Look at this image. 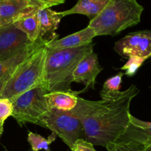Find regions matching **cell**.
I'll use <instances>...</instances> for the list:
<instances>
[{"label": "cell", "mask_w": 151, "mask_h": 151, "mask_svg": "<svg viewBox=\"0 0 151 151\" xmlns=\"http://www.w3.org/2000/svg\"><path fill=\"white\" fill-rule=\"evenodd\" d=\"M139 89L133 84L123 91L113 94L100 92L101 100L91 101L78 97L73 111L83 125L84 139L93 145L106 147L115 142L130 122V106Z\"/></svg>", "instance_id": "6da1fadb"}, {"label": "cell", "mask_w": 151, "mask_h": 151, "mask_svg": "<svg viewBox=\"0 0 151 151\" xmlns=\"http://www.w3.org/2000/svg\"><path fill=\"white\" fill-rule=\"evenodd\" d=\"M92 52L93 43L78 48L56 50L47 48L43 87L47 92H73L71 83L74 70L78 63Z\"/></svg>", "instance_id": "7a4b0ae2"}, {"label": "cell", "mask_w": 151, "mask_h": 151, "mask_svg": "<svg viewBox=\"0 0 151 151\" xmlns=\"http://www.w3.org/2000/svg\"><path fill=\"white\" fill-rule=\"evenodd\" d=\"M144 7L136 0H110L87 25L96 36L117 35L140 22Z\"/></svg>", "instance_id": "3957f363"}, {"label": "cell", "mask_w": 151, "mask_h": 151, "mask_svg": "<svg viewBox=\"0 0 151 151\" xmlns=\"http://www.w3.org/2000/svg\"><path fill=\"white\" fill-rule=\"evenodd\" d=\"M47 48L36 50L17 68L3 88L0 98L10 99L38 86H43Z\"/></svg>", "instance_id": "277c9868"}, {"label": "cell", "mask_w": 151, "mask_h": 151, "mask_svg": "<svg viewBox=\"0 0 151 151\" xmlns=\"http://www.w3.org/2000/svg\"><path fill=\"white\" fill-rule=\"evenodd\" d=\"M42 86L32 88L9 99L13 105L12 116L20 125L25 122L40 125L41 118L50 110Z\"/></svg>", "instance_id": "5b68a950"}, {"label": "cell", "mask_w": 151, "mask_h": 151, "mask_svg": "<svg viewBox=\"0 0 151 151\" xmlns=\"http://www.w3.org/2000/svg\"><path fill=\"white\" fill-rule=\"evenodd\" d=\"M40 126L51 131L70 149L77 140L84 139L81 121L73 111H62L50 109L40 119Z\"/></svg>", "instance_id": "8992f818"}, {"label": "cell", "mask_w": 151, "mask_h": 151, "mask_svg": "<svg viewBox=\"0 0 151 151\" xmlns=\"http://www.w3.org/2000/svg\"><path fill=\"white\" fill-rule=\"evenodd\" d=\"M31 44L26 35L13 24L0 26V60L13 57Z\"/></svg>", "instance_id": "52a82bcc"}, {"label": "cell", "mask_w": 151, "mask_h": 151, "mask_svg": "<svg viewBox=\"0 0 151 151\" xmlns=\"http://www.w3.org/2000/svg\"><path fill=\"white\" fill-rule=\"evenodd\" d=\"M114 50L124 58L151 57V38L138 32H130L115 42Z\"/></svg>", "instance_id": "ba28073f"}, {"label": "cell", "mask_w": 151, "mask_h": 151, "mask_svg": "<svg viewBox=\"0 0 151 151\" xmlns=\"http://www.w3.org/2000/svg\"><path fill=\"white\" fill-rule=\"evenodd\" d=\"M37 11L30 0H0V26L12 24Z\"/></svg>", "instance_id": "9c48e42d"}, {"label": "cell", "mask_w": 151, "mask_h": 151, "mask_svg": "<svg viewBox=\"0 0 151 151\" xmlns=\"http://www.w3.org/2000/svg\"><path fill=\"white\" fill-rule=\"evenodd\" d=\"M102 69L97 54L92 52L77 65L73 75V82L84 84L86 89L89 87L94 88L96 78Z\"/></svg>", "instance_id": "30bf717a"}, {"label": "cell", "mask_w": 151, "mask_h": 151, "mask_svg": "<svg viewBox=\"0 0 151 151\" xmlns=\"http://www.w3.org/2000/svg\"><path fill=\"white\" fill-rule=\"evenodd\" d=\"M44 45L46 44L38 38V40H37L36 42L32 43L27 48L13 57L6 60H0V95L4 87L5 86L17 68L36 50Z\"/></svg>", "instance_id": "8fae6325"}, {"label": "cell", "mask_w": 151, "mask_h": 151, "mask_svg": "<svg viewBox=\"0 0 151 151\" xmlns=\"http://www.w3.org/2000/svg\"><path fill=\"white\" fill-rule=\"evenodd\" d=\"M36 14L39 24V39L45 44L58 39L59 35L56 31L63 18L61 12L44 8L38 10Z\"/></svg>", "instance_id": "7c38bea8"}, {"label": "cell", "mask_w": 151, "mask_h": 151, "mask_svg": "<svg viewBox=\"0 0 151 151\" xmlns=\"http://www.w3.org/2000/svg\"><path fill=\"white\" fill-rule=\"evenodd\" d=\"M116 142H136L145 146L151 143V122L139 119L133 115L127 129Z\"/></svg>", "instance_id": "4fadbf2b"}, {"label": "cell", "mask_w": 151, "mask_h": 151, "mask_svg": "<svg viewBox=\"0 0 151 151\" xmlns=\"http://www.w3.org/2000/svg\"><path fill=\"white\" fill-rule=\"evenodd\" d=\"M96 36L94 30L87 26L81 30L70 34L61 39H56L46 44L50 50H65V49L78 48L92 44L93 38Z\"/></svg>", "instance_id": "5bb4252c"}, {"label": "cell", "mask_w": 151, "mask_h": 151, "mask_svg": "<svg viewBox=\"0 0 151 151\" xmlns=\"http://www.w3.org/2000/svg\"><path fill=\"white\" fill-rule=\"evenodd\" d=\"M110 0H78V2L69 10L61 12L63 17L72 14L84 15L90 19H95Z\"/></svg>", "instance_id": "9a60e30c"}, {"label": "cell", "mask_w": 151, "mask_h": 151, "mask_svg": "<svg viewBox=\"0 0 151 151\" xmlns=\"http://www.w3.org/2000/svg\"><path fill=\"white\" fill-rule=\"evenodd\" d=\"M78 93L75 91L47 92L45 94V97L50 109H56L62 111H70L76 107L78 103Z\"/></svg>", "instance_id": "2e32d148"}, {"label": "cell", "mask_w": 151, "mask_h": 151, "mask_svg": "<svg viewBox=\"0 0 151 151\" xmlns=\"http://www.w3.org/2000/svg\"><path fill=\"white\" fill-rule=\"evenodd\" d=\"M36 13L22 18L13 23L16 28L26 35L31 43L36 42L39 38V24Z\"/></svg>", "instance_id": "e0dca14e"}, {"label": "cell", "mask_w": 151, "mask_h": 151, "mask_svg": "<svg viewBox=\"0 0 151 151\" xmlns=\"http://www.w3.org/2000/svg\"><path fill=\"white\" fill-rule=\"evenodd\" d=\"M56 136L53 133L48 139H45L38 134L28 132V142L30 145L33 151H38L41 150L49 151V146L56 139Z\"/></svg>", "instance_id": "ac0fdd59"}, {"label": "cell", "mask_w": 151, "mask_h": 151, "mask_svg": "<svg viewBox=\"0 0 151 151\" xmlns=\"http://www.w3.org/2000/svg\"><path fill=\"white\" fill-rule=\"evenodd\" d=\"M144 146L136 142H115L106 146L107 151H143Z\"/></svg>", "instance_id": "d6986e66"}, {"label": "cell", "mask_w": 151, "mask_h": 151, "mask_svg": "<svg viewBox=\"0 0 151 151\" xmlns=\"http://www.w3.org/2000/svg\"><path fill=\"white\" fill-rule=\"evenodd\" d=\"M123 75H124L123 72H118L115 76L107 80L104 83L103 88L100 92L105 93V94H113V93H116L120 91L119 90L121 88Z\"/></svg>", "instance_id": "ffe728a7"}, {"label": "cell", "mask_w": 151, "mask_h": 151, "mask_svg": "<svg viewBox=\"0 0 151 151\" xmlns=\"http://www.w3.org/2000/svg\"><path fill=\"white\" fill-rule=\"evenodd\" d=\"M146 60L145 58L139 57H130L127 63L121 68V70L125 71V75L129 77H132L136 73L138 69L141 67L144 62Z\"/></svg>", "instance_id": "44dd1931"}, {"label": "cell", "mask_w": 151, "mask_h": 151, "mask_svg": "<svg viewBox=\"0 0 151 151\" xmlns=\"http://www.w3.org/2000/svg\"><path fill=\"white\" fill-rule=\"evenodd\" d=\"M13 114V105L9 99L0 98V125Z\"/></svg>", "instance_id": "7402d4cb"}, {"label": "cell", "mask_w": 151, "mask_h": 151, "mask_svg": "<svg viewBox=\"0 0 151 151\" xmlns=\"http://www.w3.org/2000/svg\"><path fill=\"white\" fill-rule=\"evenodd\" d=\"M32 5L37 10L50 8L53 6L63 4L65 0H30Z\"/></svg>", "instance_id": "603a6c76"}, {"label": "cell", "mask_w": 151, "mask_h": 151, "mask_svg": "<svg viewBox=\"0 0 151 151\" xmlns=\"http://www.w3.org/2000/svg\"><path fill=\"white\" fill-rule=\"evenodd\" d=\"M93 145L84 139H79L77 140L71 148L72 151H96Z\"/></svg>", "instance_id": "cb8c5ba5"}, {"label": "cell", "mask_w": 151, "mask_h": 151, "mask_svg": "<svg viewBox=\"0 0 151 151\" xmlns=\"http://www.w3.org/2000/svg\"><path fill=\"white\" fill-rule=\"evenodd\" d=\"M139 33L142 34V35H144L146 36H147L148 38H151V29L150 30H142V31H137Z\"/></svg>", "instance_id": "d4e9b609"}, {"label": "cell", "mask_w": 151, "mask_h": 151, "mask_svg": "<svg viewBox=\"0 0 151 151\" xmlns=\"http://www.w3.org/2000/svg\"><path fill=\"white\" fill-rule=\"evenodd\" d=\"M143 151H151V143L150 144L145 145L144 147Z\"/></svg>", "instance_id": "484cf974"}, {"label": "cell", "mask_w": 151, "mask_h": 151, "mask_svg": "<svg viewBox=\"0 0 151 151\" xmlns=\"http://www.w3.org/2000/svg\"><path fill=\"white\" fill-rule=\"evenodd\" d=\"M3 132V125H0V137H1V134Z\"/></svg>", "instance_id": "4316f807"}]
</instances>
